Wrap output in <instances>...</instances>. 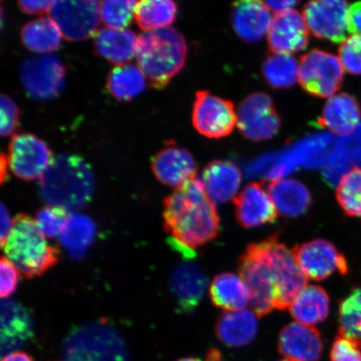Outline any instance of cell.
Returning <instances> with one entry per match:
<instances>
[{"instance_id": "obj_25", "label": "cell", "mask_w": 361, "mask_h": 361, "mask_svg": "<svg viewBox=\"0 0 361 361\" xmlns=\"http://www.w3.org/2000/svg\"><path fill=\"white\" fill-rule=\"evenodd\" d=\"M268 191L279 213L288 218L305 214L312 205L309 189L297 180H274Z\"/></svg>"}, {"instance_id": "obj_37", "label": "cell", "mask_w": 361, "mask_h": 361, "mask_svg": "<svg viewBox=\"0 0 361 361\" xmlns=\"http://www.w3.org/2000/svg\"><path fill=\"white\" fill-rule=\"evenodd\" d=\"M137 1L106 0L101 2V17L108 28L123 29L132 21Z\"/></svg>"}, {"instance_id": "obj_14", "label": "cell", "mask_w": 361, "mask_h": 361, "mask_svg": "<svg viewBox=\"0 0 361 361\" xmlns=\"http://www.w3.org/2000/svg\"><path fill=\"white\" fill-rule=\"evenodd\" d=\"M348 4L343 0H319L307 3L303 16L316 38L343 42L349 30Z\"/></svg>"}, {"instance_id": "obj_9", "label": "cell", "mask_w": 361, "mask_h": 361, "mask_svg": "<svg viewBox=\"0 0 361 361\" xmlns=\"http://www.w3.org/2000/svg\"><path fill=\"white\" fill-rule=\"evenodd\" d=\"M20 78L28 96L49 100L57 97L64 87L65 68L51 55L30 56L22 63Z\"/></svg>"}, {"instance_id": "obj_32", "label": "cell", "mask_w": 361, "mask_h": 361, "mask_svg": "<svg viewBox=\"0 0 361 361\" xmlns=\"http://www.w3.org/2000/svg\"><path fill=\"white\" fill-rule=\"evenodd\" d=\"M146 75L134 65L117 66L107 78V88L117 100L130 101L146 88Z\"/></svg>"}, {"instance_id": "obj_39", "label": "cell", "mask_w": 361, "mask_h": 361, "mask_svg": "<svg viewBox=\"0 0 361 361\" xmlns=\"http://www.w3.org/2000/svg\"><path fill=\"white\" fill-rule=\"evenodd\" d=\"M338 59L350 74L361 75V36L346 38L338 49Z\"/></svg>"}, {"instance_id": "obj_21", "label": "cell", "mask_w": 361, "mask_h": 361, "mask_svg": "<svg viewBox=\"0 0 361 361\" xmlns=\"http://www.w3.org/2000/svg\"><path fill=\"white\" fill-rule=\"evenodd\" d=\"M33 336V322L24 306L18 302L1 303L2 354H10L26 344Z\"/></svg>"}, {"instance_id": "obj_43", "label": "cell", "mask_w": 361, "mask_h": 361, "mask_svg": "<svg viewBox=\"0 0 361 361\" xmlns=\"http://www.w3.org/2000/svg\"><path fill=\"white\" fill-rule=\"evenodd\" d=\"M53 1H29V0H21L18 2L20 11L29 15H42L44 13L51 10Z\"/></svg>"}, {"instance_id": "obj_11", "label": "cell", "mask_w": 361, "mask_h": 361, "mask_svg": "<svg viewBox=\"0 0 361 361\" xmlns=\"http://www.w3.org/2000/svg\"><path fill=\"white\" fill-rule=\"evenodd\" d=\"M237 123V113L231 102L207 90L197 93L192 123L198 133L209 138H222L233 132Z\"/></svg>"}, {"instance_id": "obj_16", "label": "cell", "mask_w": 361, "mask_h": 361, "mask_svg": "<svg viewBox=\"0 0 361 361\" xmlns=\"http://www.w3.org/2000/svg\"><path fill=\"white\" fill-rule=\"evenodd\" d=\"M270 51L290 55L304 51L310 42V32L303 15L291 10L276 13L268 32Z\"/></svg>"}, {"instance_id": "obj_40", "label": "cell", "mask_w": 361, "mask_h": 361, "mask_svg": "<svg viewBox=\"0 0 361 361\" xmlns=\"http://www.w3.org/2000/svg\"><path fill=\"white\" fill-rule=\"evenodd\" d=\"M0 102H1L0 134L2 137H8L15 133L19 126L20 111L16 102L6 94H1Z\"/></svg>"}, {"instance_id": "obj_7", "label": "cell", "mask_w": 361, "mask_h": 361, "mask_svg": "<svg viewBox=\"0 0 361 361\" xmlns=\"http://www.w3.org/2000/svg\"><path fill=\"white\" fill-rule=\"evenodd\" d=\"M344 67L331 53L314 49L300 58L299 82L314 97H333L341 87Z\"/></svg>"}, {"instance_id": "obj_29", "label": "cell", "mask_w": 361, "mask_h": 361, "mask_svg": "<svg viewBox=\"0 0 361 361\" xmlns=\"http://www.w3.org/2000/svg\"><path fill=\"white\" fill-rule=\"evenodd\" d=\"M212 303L227 312L245 310L250 297L242 279L232 273L216 275L209 288Z\"/></svg>"}, {"instance_id": "obj_50", "label": "cell", "mask_w": 361, "mask_h": 361, "mask_svg": "<svg viewBox=\"0 0 361 361\" xmlns=\"http://www.w3.org/2000/svg\"><path fill=\"white\" fill-rule=\"evenodd\" d=\"M279 361H292V360L286 359V360H279Z\"/></svg>"}, {"instance_id": "obj_30", "label": "cell", "mask_w": 361, "mask_h": 361, "mask_svg": "<svg viewBox=\"0 0 361 361\" xmlns=\"http://www.w3.org/2000/svg\"><path fill=\"white\" fill-rule=\"evenodd\" d=\"M61 33L49 17L27 23L20 32L22 43L30 51L47 55L56 51L61 43Z\"/></svg>"}, {"instance_id": "obj_17", "label": "cell", "mask_w": 361, "mask_h": 361, "mask_svg": "<svg viewBox=\"0 0 361 361\" xmlns=\"http://www.w3.org/2000/svg\"><path fill=\"white\" fill-rule=\"evenodd\" d=\"M235 218L243 228H255L275 222L276 207L263 184L251 183L233 200Z\"/></svg>"}, {"instance_id": "obj_48", "label": "cell", "mask_w": 361, "mask_h": 361, "mask_svg": "<svg viewBox=\"0 0 361 361\" xmlns=\"http://www.w3.org/2000/svg\"><path fill=\"white\" fill-rule=\"evenodd\" d=\"M8 165V157L2 154L1 156V182L4 183L6 180L7 173V166Z\"/></svg>"}, {"instance_id": "obj_1", "label": "cell", "mask_w": 361, "mask_h": 361, "mask_svg": "<svg viewBox=\"0 0 361 361\" xmlns=\"http://www.w3.org/2000/svg\"><path fill=\"white\" fill-rule=\"evenodd\" d=\"M165 229L173 246L193 256L192 250L214 240L220 232L216 205L197 178L176 189L164 201Z\"/></svg>"}, {"instance_id": "obj_27", "label": "cell", "mask_w": 361, "mask_h": 361, "mask_svg": "<svg viewBox=\"0 0 361 361\" xmlns=\"http://www.w3.org/2000/svg\"><path fill=\"white\" fill-rule=\"evenodd\" d=\"M258 332L256 315L250 310L225 312L216 323L215 333L219 340L230 347H240L250 344Z\"/></svg>"}, {"instance_id": "obj_15", "label": "cell", "mask_w": 361, "mask_h": 361, "mask_svg": "<svg viewBox=\"0 0 361 361\" xmlns=\"http://www.w3.org/2000/svg\"><path fill=\"white\" fill-rule=\"evenodd\" d=\"M271 256L276 267L279 283L275 309L290 308L293 300L304 290L307 278L293 256L292 250L279 242L278 235L268 238Z\"/></svg>"}, {"instance_id": "obj_3", "label": "cell", "mask_w": 361, "mask_h": 361, "mask_svg": "<svg viewBox=\"0 0 361 361\" xmlns=\"http://www.w3.org/2000/svg\"><path fill=\"white\" fill-rule=\"evenodd\" d=\"M135 56L152 87L161 89L183 69L187 44L183 35L170 27L146 31L138 37Z\"/></svg>"}, {"instance_id": "obj_26", "label": "cell", "mask_w": 361, "mask_h": 361, "mask_svg": "<svg viewBox=\"0 0 361 361\" xmlns=\"http://www.w3.org/2000/svg\"><path fill=\"white\" fill-rule=\"evenodd\" d=\"M138 37L132 30L103 28L94 35L97 52L106 60L118 66L126 65L137 54Z\"/></svg>"}, {"instance_id": "obj_10", "label": "cell", "mask_w": 361, "mask_h": 361, "mask_svg": "<svg viewBox=\"0 0 361 361\" xmlns=\"http://www.w3.org/2000/svg\"><path fill=\"white\" fill-rule=\"evenodd\" d=\"M237 116L239 130L250 141H267L281 128V118L272 99L265 93H252L243 99Z\"/></svg>"}, {"instance_id": "obj_4", "label": "cell", "mask_w": 361, "mask_h": 361, "mask_svg": "<svg viewBox=\"0 0 361 361\" xmlns=\"http://www.w3.org/2000/svg\"><path fill=\"white\" fill-rule=\"evenodd\" d=\"M6 258L27 278L39 276L57 263L59 251L49 245L35 220L19 214L2 246Z\"/></svg>"}, {"instance_id": "obj_44", "label": "cell", "mask_w": 361, "mask_h": 361, "mask_svg": "<svg viewBox=\"0 0 361 361\" xmlns=\"http://www.w3.org/2000/svg\"><path fill=\"white\" fill-rule=\"evenodd\" d=\"M0 220H1V230H0V241H1V245H4V243L7 240L8 236H10L12 232L13 224H15V220L11 219V214L8 213L6 207L2 203L1 204V214H0Z\"/></svg>"}, {"instance_id": "obj_18", "label": "cell", "mask_w": 361, "mask_h": 361, "mask_svg": "<svg viewBox=\"0 0 361 361\" xmlns=\"http://www.w3.org/2000/svg\"><path fill=\"white\" fill-rule=\"evenodd\" d=\"M323 341L317 329L290 323L279 334L278 350L292 361H318L323 353Z\"/></svg>"}, {"instance_id": "obj_49", "label": "cell", "mask_w": 361, "mask_h": 361, "mask_svg": "<svg viewBox=\"0 0 361 361\" xmlns=\"http://www.w3.org/2000/svg\"><path fill=\"white\" fill-rule=\"evenodd\" d=\"M176 361H201V360L200 359L194 358V357H186V358L179 359Z\"/></svg>"}, {"instance_id": "obj_13", "label": "cell", "mask_w": 361, "mask_h": 361, "mask_svg": "<svg viewBox=\"0 0 361 361\" xmlns=\"http://www.w3.org/2000/svg\"><path fill=\"white\" fill-rule=\"evenodd\" d=\"M292 252L306 278L311 281H324L335 272L343 275L348 273V263L344 255L324 239L296 245Z\"/></svg>"}, {"instance_id": "obj_31", "label": "cell", "mask_w": 361, "mask_h": 361, "mask_svg": "<svg viewBox=\"0 0 361 361\" xmlns=\"http://www.w3.org/2000/svg\"><path fill=\"white\" fill-rule=\"evenodd\" d=\"M96 235V227L87 216L72 214L68 216L61 233L60 240L73 258H80L92 245Z\"/></svg>"}, {"instance_id": "obj_24", "label": "cell", "mask_w": 361, "mask_h": 361, "mask_svg": "<svg viewBox=\"0 0 361 361\" xmlns=\"http://www.w3.org/2000/svg\"><path fill=\"white\" fill-rule=\"evenodd\" d=\"M360 117L357 100L349 94L340 93L329 99L318 123L333 133L345 135L357 128Z\"/></svg>"}, {"instance_id": "obj_41", "label": "cell", "mask_w": 361, "mask_h": 361, "mask_svg": "<svg viewBox=\"0 0 361 361\" xmlns=\"http://www.w3.org/2000/svg\"><path fill=\"white\" fill-rule=\"evenodd\" d=\"M0 278H1V291L0 295L3 299H8L16 292L19 283L20 272L15 265L6 258L0 262Z\"/></svg>"}, {"instance_id": "obj_46", "label": "cell", "mask_w": 361, "mask_h": 361, "mask_svg": "<svg viewBox=\"0 0 361 361\" xmlns=\"http://www.w3.org/2000/svg\"><path fill=\"white\" fill-rule=\"evenodd\" d=\"M266 6L269 11L279 13L293 10L299 2L298 1H265Z\"/></svg>"}, {"instance_id": "obj_8", "label": "cell", "mask_w": 361, "mask_h": 361, "mask_svg": "<svg viewBox=\"0 0 361 361\" xmlns=\"http://www.w3.org/2000/svg\"><path fill=\"white\" fill-rule=\"evenodd\" d=\"M49 15L63 37L78 42L97 32L102 20L101 3L96 0L53 1Z\"/></svg>"}, {"instance_id": "obj_20", "label": "cell", "mask_w": 361, "mask_h": 361, "mask_svg": "<svg viewBox=\"0 0 361 361\" xmlns=\"http://www.w3.org/2000/svg\"><path fill=\"white\" fill-rule=\"evenodd\" d=\"M207 274L196 264H180L171 274L170 286L180 310L192 313L201 303L207 290Z\"/></svg>"}, {"instance_id": "obj_23", "label": "cell", "mask_w": 361, "mask_h": 361, "mask_svg": "<svg viewBox=\"0 0 361 361\" xmlns=\"http://www.w3.org/2000/svg\"><path fill=\"white\" fill-rule=\"evenodd\" d=\"M202 182L212 200L231 201L240 187L241 171L232 161L215 160L203 169Z\"/></svg>"}, {"instance_id": "obj_34", "label": "cell", "mask_w": 361, "mask_h": 361, "mask_svg": "<svg viewBox=\"0 0 361 361\" xmlns=\"http://www.w3.org/2000/svg\"><path fill=\"white\" fill-rule=\"evenodd\" d=\"M299 70L295 58L282 54L270 55L262 67L264 79L275 89L292 87L299 80Z\"/></svg>"}, {"instance_id": "obj_38", "label": "cell", "mask_w": 361, "mask_h": 361, "mask_svg": "<svg viewBox=\"0 0 361 361\" xmlns=\"http://www.w3.org/2000/svg\"><path fill=\"white\" fill-rule=\"evenodd\" d=\"M68 211L61 207L47 206L36 215L35 223L45 238L60 236L66 223Z\"/></svg>"}, {"instance_id": "obj_45", "label": "cell", "mask_w": 361, "mask_h": 361, "mask_svg": "<svg viewBox=\"0 0 361 361\" xmlns=\"http://www.w3.org/2000/svg\"><path fill=\"white\" fill-rule=\"evenodd\" d=\"M349 30L353 35L361 36V2L350 7Z\"/></svg>"}, {"instance_id": "obj_36", "label": "cell", "mask_w": 361, "mask_h": 361, "mask_svg": "<svg viewBox=\"0 0 361 361\" xmlns=\"http://www.w3.org/2000/svg\"><path fill=\"white\" fill-rule=\"evenodd\" d=\"M336 198L347 216L361 218V169H352L338 180Z\"/></svg>"}, {"instance_id": "obj_12", "label": "cell", "mask_w": 361, "mask_h": 361, "mask_svg": "<svg viewBox=\"0 0 361 361\" xmlns=\"http://www.w3.org/2000/svg\"><path fill=\"white\" fill-rule=\"evenodd\" d=\"M51 150L35 135H13L8 147V166L16 177L28 180L42 178L53 161Z\"/></svg>"}, {"instance_id": "obj_5", "label": "cell", "mask_w": 361, "mask_h": 361, "mask_svg": "<svg viewBox=\"0 0 361 361\" xmlns=\"http://www.w3.org/2000/svg\"><path fill=\"white\" fill-rule=\"evenodd\" d=\"M238 270L257 317L260 319L272 312L276 305L279 279L268 238L247 246L239 258Z\"/></svg>"}, {"instance_id": "obj_47", "label": "cell", "mask_w": 361, "mask_h": 361, "mask_svg": "<svg viewBox=\"0 0 361 361\" xmlns=\"http://www.w3.org/2000/svg\"><path fill=\"white\" fill-rule=\"evenodd\" d=\"M1 361H35L31 356L25 352L15 351L4 356Z\"/></svg>"}, {"instance_id": "obj_42", "label": "cell", "mask_w": 361, "mask_h": 361, "mask_svg": "<svg viewBox=\"0 0 361 361\" xmlns=\"http://www.w3.org/2000/svg\"><path fill=\"white\" fill-rule=\"evenodd\" d=\"M331 360V361H361V351L354 343L338 335L333 343Z\"/></svg>"}, {"instance_id": "obj_35", "label": "cell", "mask_w": 361, "mask_h": 361, "mask_svg": "<svg viewBox=\"0 0 361 361\" xmlns=\"http://www.w3.org/2000/svg\"><path fill=\"white\" fill-rule=\"evenodd\" d=\"M338 322V335L354 343L361 350V288L352 291L341 302Z\"/></svg>"}, {"instance_id": "obj_22", "label": "cell", "mask_w": 361, "mask_h": 361, "mask_svg": "<svg viewBox=\"0 0 361 361\" xmlns=\"http://www.w3.org/2000/svg\"><path fill=\"white\" fill-rule=\"evenodd\" d=\"M231 20L239 38L246 42H255L263 38L272 22L265 3L255 0L234 3Z\"/></svg>"}, {"instance_id": "obj_28", "label": "cell", "mask_w": 361, "mask_h": 361, "mask_svg": "<svg viewBox=\"0 0 361 361\" xmlns=\"http://www.w3.org/2000/svg\"><path fill=\"white\" fill-rule=\"evenodd\" d=\"M331 300L326 290L319 286H306L290 307L293 318L305 326L323 322L329 314Z\"/></svg>"}, {"instance_id": "obj_2", "label": "cell", "mask_w": 361, "mask_h": 361, "mask_svg": "<svg viewBox=\"0 0 361 361\" xmlns=\"http://www.w3.org/2000/svg\"><path fill=\"white\" fill-rule=\"evenodd\" d=\"M94 174L83 158L65 154L58 156L40 178L39 194L47 206L75 210L92 200Z\"/></svg>"}, {"instance_id": "obj_33", "label": "cell", "mask_w": 361, "mask_h": 361, "mask_svg": "<svg viewBox=\"0 0 361 361\" xmlns=\"http://www.w3.org/2000/svg\"><path fill=\"white\" fill-rule=\"evenodd\" d=\"M178 4L171 0H142L137 3L135 18L146 31L168 28L177 16Z\"/></svg>"}, {"instance_id": "obj_19", "label": "cell", "mask_w": 361, "mask_h": 361, "mask_svg": "<svg viewBox=\"0 0 361 361\" xmlns=\"http://www.w3.org/2000/svg\"><path fill=\"white\" fill-rule=\"evenodd\" d=\"M152 169L161 183L176 189L195 178L197 170L191 153L174 144L157 153Z\"/></svg>"}, {"instance_id": "obj_6", "label": "cell", "mask_w": 361, "mask_h": 361, "mask_svg": "<svg viewBox=\"0 0 361 361\" xmlns=\"http://www.w3.org/2000/svg\"><path fill=\"white\" fill-rule=\"evenodd\" d=\"M64 355L67 361H128L123 338L103 322L74 329L66 338Z\"/></svg>"}]
</instances>
